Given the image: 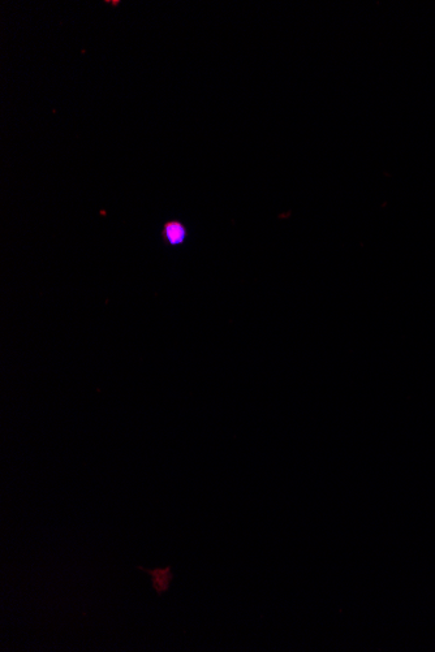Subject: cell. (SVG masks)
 <instances>
[{"label":"cell","mask_w":435,"mask_h":652,"mask_svg":"<svg viewBox=\"0 0 435 652\" xmlns=\"http://www.w3.org/2000/svg\"><path fill=\"white\" fill-rule=\"evenodd\" d=\"M187 236V227L182 222H179V220H171V222H167L165 227H163L162 237L167 245H182L187 240Z\"/></svg>","instance_id":"cell-2"},{"label":"cell","mask_w":435,"mask_h":652,"mask_svg":"<svg viewBox=\"0 0 435 652\" xmlns=\"http://www.w3.org/2000/svg\"><path fill=\"white\" fill-rule=\"evenodd\" d=\"M137 568H139L140 571L149 574L150 580H152L153 589L159 598L170 590V586L175 580V574L172 572L171 565H169V567L154 569H145L144 567Z\"/></svg>","instance_id":"cell-1"}]
</instances>
